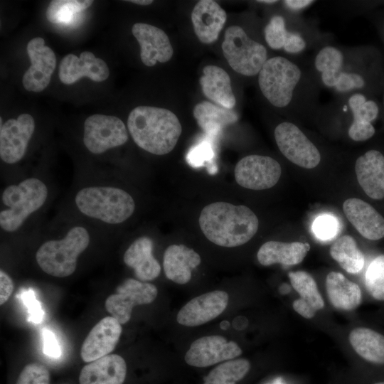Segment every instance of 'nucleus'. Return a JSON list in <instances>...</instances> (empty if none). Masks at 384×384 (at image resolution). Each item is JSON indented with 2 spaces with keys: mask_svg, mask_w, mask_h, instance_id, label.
Masks as SVG:
<instances>
[{
  "mask_svg": "<svg viewBox=\"0 0 384 384\" xmlns=\"http://www.w3.org/2000/svg\"><path fill=\"white\" fill-rule=\"evenodd\" d=\"M35 130V122L28 114L9 119L0 129V157L9 164L19 161L25 155Z\"/></svg>",
  "mask_w": 384,
  "mask_h": 384,
  "instance_id": "obj_16",
  "label": "nucleus"
},
{
  "mask_svg": "<svg viewBox=\"0 0 384 384\" xmlns=\"http://www.w3.org/2000/svg\"><path fill=\"white\" fill-rule=\"evenodd\" d=\"M289 277L292 287L300 295V298L316 311L324 307V302L316 281L310 274L304 271L291 272Z\"/></svg>",
  "mask_w": 384,
  "mask_h": 384,
  "instance_id": "obj_35",
  "label": "nucleus"
},
{
  "mask_svg": "<svg viewBox=\"0 0 384 384\" xmlns=\"http://www.w3.org/2000/svg\"><path fill=\"white\" fill-rule=\"evenodd\" d=\"M42 334L43 339V353L52 358L60 357L61 350L54 334L47 329H43Z\"/></svg>",
  "mask_w": 384,
  "mask_h": 384,
  "instance_id": "obj_42",
  "label": "nucleus"
},
{
  "mask_svg": "<svg viewBox=\"0 0 384 384\" xmlns=\"http://www.w3.org/2000/svg\"><path fill=\"white\" fill-rule=\"evenodd\" d=\"M309 250L310 245L307 242L272 240L265 242L260 247L257 257L259 262L264 266L276 263L294 265L303 261Z\"/></svg>",
  "mask_w": 384,
  "mask_h": 384,
  "instance_id": "obj_29",
  "label": "nucleus"
},
{
  "mask_svg": "<svg viewBox=\"0 0 384 384\" xmlns=\"http://www.w3.org/2000/svg\"><path fill=\"white\" fill-rule=\"evenodd\" d=\"M383 107H384V94H383Z\"/></svg>",
  "mask_w": 384,
  "mask_h": 384,
  "instance_id": "obj_50",
  "label": "nucleus"
},
{
  "mask_svg": "<svg viewBox=\"0 0 384 384\" xmlns=\"http://www.w3.org/2000/svg\"><path fill=\"white\" fill-rule=\"evenodd\" d=\"M16 384H50V373L44 365L31 363L23 368Z\"/></svg>",
  "mask_w": 384,
  "mask_h": 384,
  "instance_id": "obj_38",
  "label": "nucleus"
},
{
  "mask_svg": "<svg viewBox=\"0 0 384 384\" xmlns=\"http://www.w3.org/2000/svg\"><path fill=\"white\" fill-rule=\"evenodd\" d=\"M227 15L215 1L201 0L193 7L191 21L197 38L203 43H214L226 22Z\"/></svg>",
  "mask_w": 384,
  "mask_h": 384,
  "instance_id": "obj_24",
  "label": "nucleus"
},
{
  "mask_svg": "<svg viewBox=\"0 0 384 384\" xmlns=\"http://www.w3.org/2000/svg\"><path fill=\"white\" fill-rule=\"evenodd\" d=\"M349 342L353 350L367 361L384 363V336L371 329L358 327L351 331Z\"/></svg>",
  "mask_w": 384,
  "mask_h": 384,
  "instance_id": "obj_32",
  "label": "nucleus"
},
{
  "mask_svg": "<svg viewBox=\"0 0 384 384\" xmlns=\"http://www.w3.org/2000/svg\"><path fill=\"white\" fill-rule=\"evenodd\" d=\"M274 137L282 154L292 164L307 169L320 164L321 154L318 146L294 122H279Z\"/></svg>",
  "mask_w": 384,
  "mask_h": 384,
  "instance_id": "obj_10",
  "label": "nucleus"
},
{
  "mask_svg": "<svg viewBox=\"0 0 384 384\" xmlns=\"http://www.w3.org/2000/svg\"><path fill=\"white\" fill-rule=\"evenodd\" d=\"M230 322L228 321H223L220 324V327L225 330V329H227L229 326H230Z\"/></svg>",
  "mask_w": 384,
  "mask_h": 384,
  "instance_id": "obj_48",
  "label": "nucleus"
},
{
  "mask_svg": "<svg viewBox=\"0 0 384 384\" xmlns=\"http://www.w3.org/2000/svg\"><path fill=\"white\" fill-rule=\"evenodd\" d=\"M264 38L271 49L296 58L329 41L311 22L287 11L270 17L264 28Z\"/></svg>",
  "mask_w": 384,
  "mask_h": 384,
  "instance_id": "obj_5",
  "label": "nucleus"
},
{
  "mask_svg": "<svg viewBox=\"0 0 384 384\" xmlns=\"http://www.w3.org/2000/svg\"><path fill=\"white\" fill-rule=\"evenodd\" d=\"M357 180L370 198H384V155L378 150L370 149L359 156L355 162Z\"/></svg>",
  "mask_w": 384,
  "mask_h": 384,
  "instance_id": "obj_22",
  "label": "nucleus"
},
{
  "mask_svg": "<svg viewBox=\"0 0 384 384\" xmlns=\"http://www.w3.org/2000/svg\"><path fill=\"white\" fill-rule=\"evenodd\" d=\"M292 306L296 312L306 319L313 318L316 313V310L302 298L295 299Z\"/></svg>",
  "mask_w": 384,
  "mask_h": 384,
  "instance_id": "obj_45",
  "label": "nucleus"
},
{
  "mask_svg": "<svg viewBox=\"0 0 384 384\" xmlns=\"http://www.w3.org/2000/svg\"><path fill=\"white\" fill-rule=\"evenodd\" d=\"M242 354L240 346L219 335L206 336L194 341L185 355L189 366L205 368L233 360Z\"/></svg>",
  "mask_w": 384,
  "mask_h": 384,
  "instance_id": "obj_15",
  "label": "nucleus"
},
{
  "mask_svg": "<svg viewBox=\"0 0 384 384\" xmlns=\"http://www.w3.org/2000/svg\"><path fill=\"white\" fill-rule=\"evenodd\" d=\"M128 133L123 122L115 116L93 114L84 122L83 143L92 154H100L125 144Z\"/></svg>",
  "mask_w": 384,
  "mask_h": 384,
  "instance_id": "obj_12",
  "label": "nucleus"
},
{
  "mask_svg": "<svg viewBox=\"0 0 384 384\" xmlns=\"http://www.w3.org/2000/svg\"><path fill=\"white\" fill-rule=\"evenodd\" d=\"M127 375L124 359L109 354L90 362L81 370L80 384H123Z\"/></svg>",
  "mask_w": 384,
  "mask_h": 384,
  "instance_id": "obj_25",
  "label": "nucleus"
},
{
  "mask_svg": "<svg viewBox=\"0 0 384 384\" xmlns=\"http://www.w3.org/2000/svg\"><path fill=\"white\" fill-rule=\"evenodd\" d=\"M213 156V151L210 144L203 142L191 149L186 159L191 165L197 167L203 165L206 161L210 160Z\"/></svg>",
  "mask_w": 384,
  "mask_h": 384,
  "instance_id": "obj_40",
  "label": "nucleus"
},
{
  "mask_svg": "<svg viewBox=\"0 0 384 384\" xmlns=\"http://www.w3.org/2000/svg\"><path fill=\"white\" fill-rule=\"evenodd\" d=\"M204 235L214 244L234 247L242 245L256 234L259 220L247 206L215 202L205 206L198 220Z\"/></svg>",
  "mask_w": 384,
  "mask_h": 384,
  "instance_id": "obj_3",
  "label": "nucleus"
},
{
  "mask_svg": "<svg viewBox=\"0 0 384 384\" xmlns=\"http://www.w3.org/2000/svg\"><path fill=\"white\" fill-rule=\"evenodd\" d=\"M260 90L273 107L294 119L316 117L321 90L309 65L296 58H269L257 75Z\"/></svg>",
  "mask_w": 384,
  "mask_h": 384,
  "instance_id": "obj_1",
  "label": "nucleus"
},
{
  "mask_svg": "<svg viewBox=\"0 0 384 384\" xmlns=\"http://www.w3.org/2000/svg\"><path fill=\"white\" fill-rule=\"evenodd\" d=\"M341 113L349 120L347 134L354 142H364L375 133L372 122L379 114V107L364 92H353L334 100Z\"/></svg>",
  "mask_w": 384,
  "mask_h": 384,
  "instance_id": "obj_11",
  "label": "nucleus"
},
{
  "mask_svg": "<svg viewBox=\"0 0 384 384\" xmlns=\"http://www.w3.org/2000/svg\"><path fill=\"white\" fill-rule=\"evenodd\" d=\"M75 201L82 214L108 224L125 221L135 210L131 195L113 186L83 188L77 193Z\"/></svg>",
  "mask_w": 384,
  "mask_h": 384,
  "instance_id": "obj_6",
  "label": "nucleus"
},
{
  "mask_svg": "<svg viewBox=\"0 0 384 384\" xmlns=\"http://www.w3.org/2000/svg\"><path fill=\"white\" fill-rule=\"evenodd\" d=\"M58 75L60 81L66 85L85 76L102 82L109 77L110 70L103 60L96 58L91 52L84 51L79 58L71 53L65 55L60 62Z\"/></svg>",
  "mask_w": 384,
  "mask_h": 384,
  "instance_id": "obj_21",
  "label": "nucleus"
},
{
  "mask_svg": "<svg viewBox=\"0 0 384 384\" xmlns=\"http://www.w3.org/2000/svg\"><path fill=\"white\" fill-rule=\"evenodd\" d=\"M234 173L235 181L240 186L260 191L272 188L278 182L282 168L270 156L251 154L237 163Z\"/></svg>",
  "mask_w": 384,
  "mask_h": 384,
  "instance_id": "obj_14",
  "label": "nucleus"
},
{
  "mask_svg": "<svg viewBox=\"0 0 384 384\" xmlns=\"http://www.w3.org/2000/svg\"><path fill=\"white\" fill-rule=\"evenodd\" d=\"M314 2L316 1L312 0H284L282 1V4L286 11L294 15H301Z\"/></svg>",
  "mask_w": 384,
  "mask_h": 384,
  "instance_id": "obj_43",
  "label": "nucleus"
},
{
  "mask_svg": "<svg viewBox=\"0 0 384 384\" xmlns=\"http://www.w3.org/2000/svg\"><path fill=\"white\" fill-rule=\"evenodd\" d=\"M201 262L200 255L184 245H171L164 254L163 267L167 279L184 284L188 283L192 270Z\"/></svg>",
  "mask_w": 384,
  "mask_h": 384,
  "instance_id": "obj_27",
  "label": "nucleus"
},
{
  "mask_svg": "<svg viewBox=\"0 0 384 384\" xmlns=\"http://www.w3.org/2000/svg\"><path fill=\"white\" fill-rule=\"evenodd\" d=\"M89 243L88 231L84 227L75 226L63 238L42 244L36 252V260L46 274L56 277H68L75 272L78 257Z\"/></svg>",
  "mask_w": 384,
  "mask_h": 384,
  "instance_id": "obj_7",
  "label": "nucleus"
},
{
  "mask_svg": "<svg viewBox=\"0 0 384 384\" xmlns=\"http://www.w3.org/2000/svg\"><path fill=\"white\" fill-rule=\"evenodd\" d=\"M14 282L9 274L0 271V304L2 305L9 299L14 291Z\"/></svg>",
  "mask_w": 384,
  "mask_h": 384,
  "instance_id": "obj_44",
  "label": "nucleus"
},
{
  "mask_svg": "<svg viewBox=\"0 0 384 384\" xmlns=\"http://www.w3.org/2000/svg\"><path fill=\"white\" fill-rule=\"evenodd\" d=\"M343 210L347 219L363 238L370 240L384 238V218L369 203L351 198L344 201Z\"/></svg>",
  "mask_w": 384,
  "mask_h": 384,
  "instance_id": "obj_23",
  "label": "nucleus"
},
{
  "mask_svg": "<svg viewBox=\"0 0 384 384\" xmlns=\"http://www.w3.org/2000/svg\"><path fill=\"white\" fill-rule=\"evenodd\" d=\"M127 1L134 3L136 4H139V5H143V6L149 5L153 3V1L151 0H132V1Z\"/></svg>",
  "mask_w": 384,
  "mask_h": 384,
  "instance_id": "obj_46",
  "label": "nucleus"
},
{
  "mask_svg": "<svg viewBox=\"0 0 384 384\" xmlns=\"http://www.w3.org/2000/svg\"><path fill=\"white\" fill-rule=\"evenodd\" d=\"M325 284L328 298L335 308L351 311L361 304L362 293L359 286L343 274L329 272L326 277Z\"/></svg>",
  "mask_w": 384,
  "mask_h": 384,
  "instance_id": "obj_30",
  "label": "nucleus"
},
{
  "mask_svg": "<svg viewBox=\"0 0 384 384\" xmlns=\"http://www.w3.org/2000/svg\"><path fill=\"white\" fill-rule=\"evenodd\" d=\"M203 73L199 82L203 95L215 105L233 109L236 104V99L228 73L216 65L204 67Z\"/></svg>",
  "mask_w": 384,
  "mask_h": 384,
  "instance_id": "obj_28",
  "label": "nucleus"
},
{
  "mask_svg": "<svg viewBox=\"0 0 384 384\" xmlns=\"http://www.w3.org/2000/svg\"><path fill=\"white\" fill-rule=\"evenodd\" d=\"M132 32L139 42L140 58L146 66H154L156 62L169 61L174 53L170 40L161 29L147 23H137Z\"/></svg>",
  "mask_w": 384,
  "mask_h": 384,
  "instance_id": "obj_20",
  "label": "nucleus"
},
{
  "mask_svg": "<svg viewBox=\"0 0 384 384\" xmlns=\"http://www.w3.org/2000/svg\"><path fill=\"white\" fill-rule=\"evenodd\" d=\"M153 241L143 236L135 240L125 251L123 260L142 282L151 281L161 273V265L153 255Z\"/></svg>",
  "mask_w": 384,
  "mask_h": 384,
  "instance_id": "obj_26",
  "label": "nucleus"
},
{
  "mask_svg": "<svg viewBox=\"0 0 384 384\" xmlns=\"http://www.w3.org/2000/svg\"><path fill=\"white\" fill-rule=\"evenodd\" d=\"M122 324L112 316L97 322L84 340L80 356L83 361L90 363L109 355L116 347L122 331Z\"/></svg>",
  "mask_w": 384,
  "mask_h": 384,
  "instance_id": "obj_19",
  "label": "nucleus"
},
{
  "mask_svg": "<svg viewBox=\"0 0 384 384\" xmlns=\"http://www.w3.org/2000/svg\"><path fill=\"white\" fill-rule=\"evenodd\" d=\"M127 127L136 144L155 155L171 151L182 132L180 121L174 112L151 106H138L132 110Z\"/></svg>",
  "mask_w": 384,
  "mask_h": 384,
  "instance_id": "obj_4",
  "label": "nucleus"
},
{
  "mask_svg": "<svg viewBox=\"0 0 384 384\" xmlns=\"http://www.w3.org/2000/svg\"><path fill=\"white\" fill-rule=\"evenodd\" d=\"M329 252L331 257L350 274L358 273L364 266V255L355 239L350 235L337 238L331 245Z\"/></svg>",
  "mask_w": 384,
  "mask_h": 384,
  "instance_id": "obj_33",
  "label": "nucleus"
},
{
  "mask_svg": "<svg viewBox=\"0 0 384 384\" xmlns=\"http://www.w3.org/2000/svg\"><path fill=\"white\" fill-rule=\"evenodd\" d=\"M338 230V221L334 215L329 214L319 215L315 219L312 225L314 234L321 240L334 238Z\"/></svg>",
  "mask_w": 384,
  "mask_h": 384,
  "instance_id": "obj_39",
  "label": "nucleus"
},
{
  "mask_svg": "<svg viewBox=\"0 0 384 384\" xmlns=\"http://www.w3.org/2000/svg\"><path fill=\"white\" fill-rule=\"evenodd\" d=\"M31 65L23 77V85L30 92L43 91L49 84L55 68L56 58L53 50L45 46L41 37L31 39L26 47Z\"/></svg>",
  "mask_w": 384,
  "mask_h": 384,
  "instance_id": "obj_17",
  "label": "nucleus"
},
{
  "mask_svg": "<svg viewBox=\"0 0 384 384\" xmlns=\"http://www.w3.org/2000/svg\"><path fill=\"white\" fill-rule=\"evenodd\" d=\"M250 363L245 358L223 362L208 374L203 384H236L249 372Z\"/></svg>",
  "mask_w": 384,
  "mask_h": 384,
  "instance_id": "obj_34",
  "label": "nucleus"
},
{
  "mask_svg": "<svg viewBox=\"0 0 384 384\" xmlns=\"http://www.w3.org/2000/svg\"><path fill=\"white\" fill-rule=\"evenodd\" d=\"M228 299V294L222 290H215L196 297L180 309L176 316L177 322L190 327L204 324L223 312Z\"/></svg>",
  "mask_w": 384,
  "mask_h": 384,
  "instance_id": "obj_18",
  "label": "nucleus"
},
{
  "mask_svg": "<svg viewBox=\"0 0 384 384\" xmlns=\"http://www.w3.org/2000/svg\"><path fill=\"white\" fill-rule=\"evenodd\" d=\"M321 89L336 97L364 92L368 81L359 48L326 41L318 46L309 65Z\"/></svg>",
  "mask_w": 384,
  "mask_h": 384,
  "instance_id": "obj_2",
  "label": "nucleus"
},
{
  "mask_svg": "<svg viewBox=\"0 0 384 384\" xmlns=\"http://www.w3.org/2000/svg\"><path fill=\"white\" fill-rule=\"evenodd\" d=\"M221 47L230 66L246 77L257 75L269 58L267 48L239 26L227 28Z\"/></svg>",
  "mask_w": 384,
  "mask_h": 384,
  "instance_id": "obj_9",
  "label": "nucleus"
},
{
  "mask_svg": "<svg viewBox=\"0 0 384 384\" xmlns=\"http://www.w3.org/2000/svg\"><path fill=\"white\" fill-rule=\"evenodd\" d=\"M157 294L158 289L153 284L129 278L106 299L105 306L112 317L124 324L129 321L134 306L153 302Z\"/></svg>",
  "mask_w": 384,
  "mask_h": 384,
  "instance_id": "obj_13",
  "label": "nucleus"
},
{
  "mask_svg": "<svg viewBox=\"0 0 384 384\" xmlns=\"http://www.w3.org/2000/svg\"><path fill=\"white\" fill-rule=\"evenodd\" d=\"M374 384H384V382H378V383H374Z\"/></svg>",
  "mask_w": 384,
  "mask_h": 384,
  "instance_id": "obj_49",
  "label": "nucleus"
},
{
  "mask_svg": "<svg viewBox=\"0 0 384 384\" xmlns=\"http://www.w3.org/2000/svg\"><path fill=\"white\" fill-rule=\"evenodd\" d=\"M21 295L22 299L28 308L31 321L35 323L40 322L43 316V311L39 302L36 300L33 292L28 290Z\"/></svg>",
  "mask_w": 384,
  "mask_h": 384,
  "instance_id": "obj_41",
  "label": "nucleus"
},
{
  "mask_svg": "<svg viewBox=\"0 0 384 384\" xmlns=\"http://www.w3.org/2000/svg\"><path fill=\"white\" fill-rule=\"evenodd\" d=\"M48 188L40 179L26 178L3 191L2 203L8 207L0 213V226L6 232L16 231L27 218L38 210L48 198Z\"/></svg>",
  "mask_w": 384,
  "mask_h": 384,
  "instance_id": "obj_8",
  "label": "nucleus"
},
{
  "mask_svg": "<svg viewBox=\"0 0 384 384\" xmlns=\"http://www.w3.org/2000/svg\"><path fill=\"white\" fill-rule=\"evenodd\" d=\"M193 114L199 127L207 134L214 136L219 134L226 126L238 120V113L208 101L198 103Z\"/></svg>",
  "mask_w": 384,
  "mask_h": 384,
  "instance_id": "obj_31",
  "label": "nucleus"
},
{
  "mask_svg": "<svg viewBox=\"0 0 384 384\" xmlns=\"http://www.w3.org/2000/svg\"><path fill=\"white\" fill-rule=\"evenodd\" d=\"M93 1L89 0H53L46 10V18L50 23H70L74 15L88 7Z\"/></svg>",
  "mask_w": 384,
  "mask_h": 384,
  "instance_id": "obj_36",
  "label": "nucleus"
},
{
  "mask_svg": "<svg viewBox=\"0 0 384 384\" xmlns=\"http://www.w3.org/2000/svg\"><path fill=\"white\" fill-rule=\"evenodd\" d=\"M365 282L368 292L374 299L384 301V255L371 262L366 272Z\"/></svg>",
  "mask_w": 384,
  "mask_h": 384,
  "instance_id": "obj_37",
  "label": "nucleus"
},
{
  "mask_svg": "<svg viewBox=\"0 0 384 384\" xmlns=\"http://www.w3.org/2000/svg\"><path fill=\"white\" fill-rule=\"evenodd\" d=\"M257 2L260 4H266V5H274V4H277L279 1L277 0H260V1H257Z\"/></svg>",
  "mask_w": 384,
  "mask_h": 384,
  "instance_id": "obj_47",
  "label": "nucleus"
}]
</instances>
